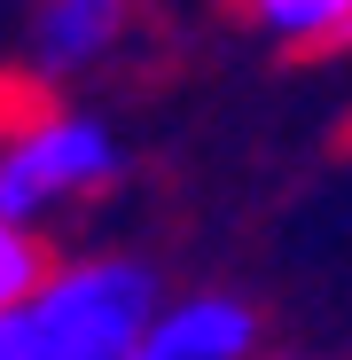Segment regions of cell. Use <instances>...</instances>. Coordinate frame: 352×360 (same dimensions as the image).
Listing matches in <instances>:
<instances>
[{
    "mask_svg": "<svg viewBox=\"0 0 352 360\" xmlns=\"http://www.w3.org/2000/svg\"><path fill=\"white\" fill-rule=\"evenodd\" d=\"M157 314V266L126 251L55 259L39 290L0 306V360H133Z\"/></svg>",
    "mask_w": 352,
    "mask_h": 360,
    "instance_id": "6da1fadb",
    "label": "cell"
},
{
    "mask_svg": "<svg viewBox=\"0 0 352 360\" xmlns=\"http://www.w3.org/2000/svg\"><path fill=\"white\" fill-rule=\"evenodd\" d=\"M126 172V149L94 110H71L47 79L0 86V212L39 227L47 212H63Z\"/></svg>",
    "mask_w": 352,
    "mask_h": 360,
    "instance_id": "7a4b0ae2",
    "label": "cell"
},
{
    "mask_svg": "<svg viewBox=\"0 0 352 360\" xmlns=\"http://www.w3.org/2000/svg\"><path fill=\"white\" fill-rule=\"evenodd\" d=\"M126 24H133V0H32L24 71L47 79V86H71L79 71H94L126 39Z\"/></svg>",
    "mask_w": 352,
    "mask_h": 360,
    "instance_id": "3957f363",
    "label": "cell"
},
{
    "mask_svg": "<svg viewBox=\"0 0 352 360\" xmlns=\"http://www.w3.org/2000/svg\"><path fill=\"white\" fill-rule=\"evenodd\" d=\"M259 352V306L227 290H196V297H157V314L133 345V360H251Z\"/></svg>",
    "mask_w": 352,
    "mask_h": 360,
    "instance_id": "277c9868",
    "label": "cell"
},
{
    "mask_svg": "<svg viewBox=\"0 0 352 360\" xmlns=\"http://www.w3.org/2000/svg\"><path fill=\"white\" fill-rule=\"evenodd\" d=\"M243 16L259 24V39H274L289 55L352 47V0H243Z\"/></svg>",
    "mask_w": 352,
    "mask_h": 360,
    "instance_id": "5b68a950",
    "label": "cell"
},
{
    "mask_svg": "<svg viewBox=\"0 0 352 360\" xmlns=\"http://www.w3.org/2000/svg\"><path fill=\"white\" fill-rule=\"evenodd\" d=\"M47 266H55V251H47V235L0 212V306H16L24 290H39V282H47Z\"/></svg>",
    "mask_w": 352,
    "mask_h": 360,
    "instance_id": "8992f818",
    "label": "cell"
}]
</instances>
